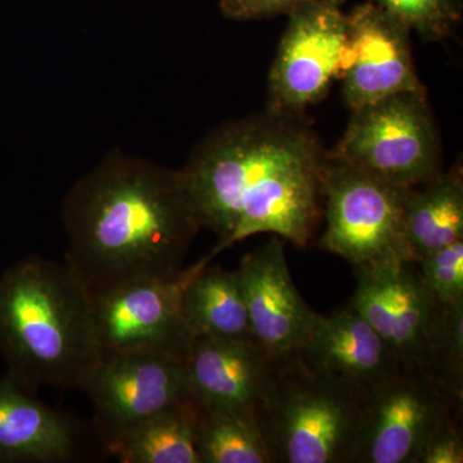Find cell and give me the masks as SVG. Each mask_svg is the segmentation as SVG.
<instances>
[{
  "mask_svg": "<svg viewBox=\"0 0 463 463\" xmlns=\"http://www.w3.org/2000/svg\"><path fill=\"white\" fill-rule=\"evenodd\" d=\"M326 163L304 115L265 109L207 134L181 174L201 228L218 236L209 258L259 233L307 246L321 221Z\"/></svg>",
  "mask_w": 463,
  "mask_h": 463,
  "instance_id": "6da1fadb",
  "label": "cell"
},
{
  "mask_svg": "<svg viewBox=\"0 0 463 463\" xmlns=\"http://www.w3.org/2000/svg\"><path fill=\"white\" fill-rule=\"evenodd\" d=\"M194 443L200 463H272L258 423L233 414L199 407Z\"/></svg>",
  "mask_w": 463,
  "mask_h": 463,
  "instance_id": "ffe728a7",
  "label": "cell"
},
{
  "mask_svg": "<svg viewBox=\"0 0 463 463\" xmlns=\"http://www.w3.org/2000/svg\"><path fill=\"white\" fill-rule=\"evenodd\" d=\"M362 405L297 353L276 359L257 419L272 463H352Z\"/></svg>",
  "mask_w": 463,
  "mask_h": 463,
  "instance_id": "277c9868",
  "label": "cell"
},
{
  "mask_svg": "<svg viewBox=\"0 0 463 463\" xmlns=\"http://www.w3.org/2000/svg\"><path fill=\"white\" fill-rule=\"evenodd\" d=\"M404 234L414 263L429 252L463 240L461 161L413 188L405 203Z\"/></svg>",
  "mask_w": 463,
  "mask_h": 463,
  "instance_id": "e0dca14e",
  "label": "cell"
},
{
  "mask_svg": "<svg viewBox=\"0 0 463 463\" xmlns=\"http://www.w3.org/2000/svg\"><path fill=\"white\" fill-rule=\"evenodd\" d=\"M419 276L441 306L463 298V240L420 259Z\"/></svg>",
  "mask_w": 463,
  "mask_h": 463,
  "instance_id": "603a6c76",
  "label": "cell"
},
{
  "mask_svg": "<svg viewBox=\"0 0 463 463\" xmlns=\"http://www.w3.org/2000/svg\"><path fill=\"white\" fill-rule=\"evenodd\" d=\"M428 373L463 398V298L443 306Z\"/></svg>",
  "mask_w": 463,
  "mask_h": 463,
  "instance_id": "7402d4cb",
  "label": "cell"
},
{
  "mask_svg": "<svg viewBox=\"0 0 463 463\" xmlns=\"http://www.w3.org/2000/svg\"><path fill=\"white\" fill-rule=\"evenodd\" d=\"M425 41L440 43L462 21V0H371Z\"/></svg>",
  "mask_w": 463,
  "mask_h": 463,
  "instance_id": "44dd1931",
  "label": "cell"
},
{
  "mask_svg": "<svg viewBox=\"0 0 463 463\" xmlns=\"http://www.w3.org/2000/svg\"><path fill=\"white\" fill-rule=\"evenodd\" d=\"M463 435L461 414L447 420L432 434L423 449L420 463H462Z\"/></svg>",
  "mask_w": 463,
  "mask_h": 463,
  "instance_id": "cb8c5ba5",
  "label": "cell"
},
{
  "mask_svg": "<svg viewBox=\"0 0 463 463\" xmlns=\"http://www.w3.org/2000/svg\"><path fill=\"white\" fill-rule=\"evenodd\" d=\"M309 0H221V11L230 20H259L288 14Z\"/></svg>",
  "mask_w": 463,
  "mask_h": 463,
  "instance_id": "d4e9b609",
  "label": "cell"
},
{
  "mask_svg": "<svg viewBox=\"0 0 463 463\" xmlns=\"http://www.w3.org/2000/svg\"><path fill=\"white\" fill-rule=\"evenodd\" d=\"M347 36L336 79L346 108H364L403 91L426 93L414 67L411 30L376 3L346 14Z\"/></svg>",
  "mask_w": 463,
  "mask_h": 463,
  "instance_id": "7c38bea8",
  "label": "cell"
},
{
  "mask_svg": "<svg viewBox=\"0 0 463 463\" xmlns=\"http://www.w3.org/2000/svg\"><path fill=\"white\" fill-rule=\"evenodd\" d=\"M103 441L130 426L194 401L185 359L155 350L100 353L83 388Z\"/></svg>",
  "mask_w": 463,
  "mask_h": 463,
  "instance_id": "ba28073f",
  "label": "cell"
},
{
  "mask_svg": "<svg viewBox=\"0 0 463 463\" xmlns=\"http://www.w3.org/2000/svg\"><path fill=\"white\" fill-rule=\"evenodd\" d=\"M66 264L91 298L182 272L201 230L181 170L114 149L63 200Z\"/></svg>",
  "mask_w": 463,
  "mask_h": 463,
  "instance_id": "7a4b0ae2",
  "label": "cell"
},
{
  "mask_svg": "<svg viewBox=\"0 0 463 463\" xmlns=\"http://www.w3.org/2000/svg\"><path fill=\"white\" fill-rule=\"evenodd\" d=\"M412 190L334 160L327 151L322 248L354 269L414 263L404 234L405 203Z\"/></svg>",
  "mask_w": 463,
  "mask_h": 463,
  "instance_id": "8992f818",
  "label": "cell"
},
{
  "mask_svg": "<svg viewBox=\"0 0 463 463\" xmlns=\"http://www.w3.org/2000/svg\"><path fill=\"white\" fill-rule=\"evenodd\" d=\"M182 307L194 337L252 339L239 270L206 264L185 288Z\"/></svg>",
  "mask_w": 463,
  "mask_h": 463,
  "instance_id": "ac0fdd59",
  "label": "cell"
},
{
  "mask_svg": "<svg viewBox=\"0 0 463 463\" xmlns=\"http://www.w3.org/2000/svg\"><path fill=\"white\" fill-rule=\"evenodd\" d=\"M274 364L252 339L194 336L185 358L192 397L203 410L257 422Z\"/></svg>",
  "mask_w": 463,
  "mask_h": 463,
  "instance_id": "5bb4252c",
  "label": "cell"
},
{
  "mask_svg": "<svg viewBox=\"0 0 463 463\" xmlns=\"http://www.w3.org/2000/svg\"><path fill=\"white\" fill-rule=\"evenodd\" d=\"M209 260L207 257L170 279H139L91 298L100 353L155 350L187 358L194 335L183 316V294Z\"/></svg>",
  "mask_w": 463,
  "mask_h": 463,
  "instance_id": "30bf717a",
  "label": "cell"
},
{
  "mask_svg": "<svg viewBox=\"0 0 463 463\" xmlns=\"http://www.w3.org/2000/svg\"><path fill=\"white\" fill-rule=\"evenodd\" d=\"M462 399L430 374L401 368L364 398L352 463H420L432 434L461 414Z\"/></svg>",
  "mask_w": 463,
  "mask_h": 463,
  "instance_id": "52a82bcc",
  "label": "cell"
},
{
  "mask_svg": "<svg viewBox=\"0 0 463 463\" xmlns=\"http://www.w3.org/2000/svg\"><path fill=\"white\" fill-rule=\"evenodd\" d=\"M416 263L354 269L349 306L379 335L403 368L428 373L443 306L423 285Z\"/></svg>",
  "mask_w": 463,
  "mask_h": 463,
  "instance_id": "8fae6325",
  "label": "cell"
},
{
  "mask_svg": "<svg viewBox=\"0 0 463 463\" xmlns=\"http://www.w3.org/2000/svg\"><path fill=\"white\" fill-rule=\"evenodd\" d=\"M251 336L272 358L298 352L317 318L289 274L285 240L273 236L239 269Z\"/></svg>",
  "mask_w": 463,
  "mask_h": 463,
  "instance_id": "4fadbf2b",
  "label": "cell"
},
{
  "mask_svg": "<svg viewBox=\"0 0 463 463\" xmlns=\"http://www.w3.org/2000/svg\"><path fill=\"white\" fill-rule=\"evenodd\" d=\"M345 2L309 0L289 12L268 78V111L304 115L326 99L346 42Z\"/></svg>",
  "mask_w": 463,
  "mask_h": 463,
  "instance_id": "9c48e42d",
  "label": "cell"
},
{
  "mask_svg": "<svg viewBox=\"0 0 463 463\" xmlns=\"http://www.w3.org/2000/svg\"><path fill=\"white\" fill-rule=\"evenodd\" d=\"M328 156L402 187L431 181L441 172V145L428 93L403 91L353 109Z\"/></svg>",
  "mask_w": 463,
  "mask_h": 463,
  "instance_id": "5b68a950",
  "label": "cell"
},
{
  "mask_svg": "<svg viewBox=\"0 0 463 463\" xmlns=\"http://www.w3.org/2000/svg\"><path fill=\"white\" fill-rule=\"evenodd\" d=\"M297 354L316 373L362 398L403 368L349 304L330 316L317 315Z\"/></svg>",
  "mask_w": 463,
  "mask_h": 463,
  "instance_id": "9a60e30c",
  "label": "cell"
},
{
  "mask_svg": "<svg viewBox=\"0 0 463 463\" xmlns=\"http://www.w3.org/2000/svg\"><path fill=\"white\" fill-rule=\"evenodd\" d=\"M0 353L9 379L81 390L100 356L87 289L66 263L30 257L0 277Z\"/></svg>",
  "mask_w": 463,
  "mask_h": 463,
  "instance_id": "3957f363",
  "label": "cell"
},
{
  "mask_svg": "<svg viewBox=\"0 0 463 463\" xmlns=\"http://www.w3.org/2000/svg\"><path fill=\"white\" fill-rule=\"evenodd\" d=\"M80 429L32 390L0 381V462L63 463L78 455Z\"/></svg>",
  "mask_w": 463,
  "mask_h": 463,
  "instance_id": "2e32d148",
  "label": "cell"
},
{
  "mask_svg": "<svg viewBox=\"0 0 463 463\" xmlns=\"http://www.w3.org/2000/svg\"><path fill=\"white\" fill-rule=\"evenodd\" d=\"M199 405L192 401L130 426L105 443L124 463H200L194 443Z\"/></svg>",
  "mask_w": 463,
  "mask_h": 463,
  "instance_id": "d6986e66",
  "label": "cell"
}]
</instances>
